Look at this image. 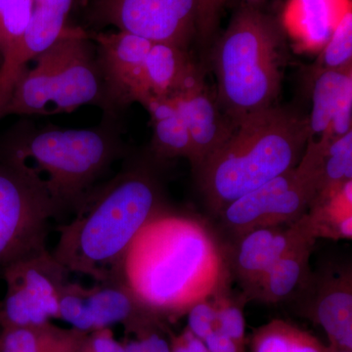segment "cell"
Masks as SVG:
<instances>
[{"mask_svg": "<svg viewBox=\"0 0 352 352\" xmlns=\"http://www.w3.org/2000/svg\"><path fill=\"white\" fill-rule=\"evenodd\" d=\"M320 55L310 71L333 69L352 66V12L351 7L340 17Z\"/></svg>", "mask_w": 352, "mask_h": 352, "instance_id": "cb8c5ba5", "label": "cell"}, {"mask_svg": "<svg viewBox=\"0 0 352 352\" xmlns=\"http://www.w3.org/2000/svg\"><path fill=\"white\" fill-rule=\"evenodd\" d=\"M328 347V352H352V351H346V349H333V347Z\"/></svg>", "mask_w": 352, "mask_h": 352, "instance_id": "e575fe53", "label": "cell"}, {"mask_svg": "<svg viewBox=\"0 0 352 352\" xmlns=\"http://www.w3.org/2000/svg\"><path fill=\"white\" fill-rule=\"evenodd\" d=\"M58 318L80 332H94V322L88 309L85 287L69 281L65 285L58 302Z\"/></svg>", "mask_w": 352, "mask_h": 352, "instance_id": "484cf974", "label": "cell"}, {"mask_svg": "<svg viewBox=\"0 0 352 352\" xmlns=\"http://www.w3.org/2000/svg\"><path fill=\"white\" fill-rule=\"evenodd\" d=\"M34 61L16 83L0 118L69 113L90 104L108 107L96 50L80 28L67 25Z\"/></svg>", "mask_w": 352, "mask_h": 352, "instance_id": "5b68a950", "label": "cell"}, {"mask_svg": "<svg viewBox=\"0 0 352 352\" xmlns=\"http://www.w3.org/2000/svg\"><path fill=\"white\" fill-rule=\"evenodd\" d=\"M251 352H328L311 333L283 320L256 329L250 340Z\"/></svg>", "mask_w": 352, "mask_h": 352, "instance_id": "603a6c76", "label": "cell"}, {"mask_svg": "<svg viewBox=\"0 0 352 352\" xmlns=\"http://www.w3.org/2000/svg\"><path fill=\"white\" fill-rule=\"evenodd\" d=\"M103 24L152 41L188 50L197 34L199 0H98Z\"/></svg>", "mask_w": 352, "mask_h": 352, "instance_id": "30bf717a", "label": "cell"}, {"mask_svg": "<svg viewBox=\"0 0 352 352\" xmlns=\"http://www.w3.org/2000/svg\"><path fill=\"white\" fill-rule=\"evenodd\" d=\"M68 274L47 249L8 264L0 272L6 284L0 300V329L43 325L58 318Z\"/></svg>", "mask_w": 352, "mask_h": 352, "instance_id": "ba28073f", "label": "cell"}, {"mask_svg": "<svg viewBox=\"0 0 352 352\" xmlns=\"http://www.w3.org/2000/svg\"><path fill=\"white\" fill-rule=\"evenodd\" d=\"M349 8V0H292L287 20L305 47L322 50Z\"/></svg>", "mask_w": 352, "mask_h": 352, "instance_id": "2e32d148", "label": "cell"}, {"mask_svg": "<svg viewBox=\"0 0 352 352\" xmlns=\"http://www.w3.org/2000/svg\"><path fill=\"white\" fill-rule=\"evenodd\" d=\"M108 106L140 103L143 95V68L152 41L118 31L94 36Z\"/></svg>", "mask_w": 352, "mask_h": 352, "instance_id": "8fae6325", "label": "cell"}, {"mask_svg": "<svg viewBox=\"0 0 352 352\" xmlns=\"http://www.w3.org/2000/svg\"><path fill=\"white\" fill-rule=\"evenodd\" d=\"M314 239L308 237L298 241L271 266L254 289L261 300L268 302L285 300L305 282Z\"/></svg>", "mask_w": 352, "mask_h": 352, "instance_id": "ffe728a7", "label": "cell"}, {"mask_svg": "<svg viewBox=\"0 0 352 352\" xmlns=\"http://www.w3.org/2000/svg\"><path fill=\"white\" fill-rule=\"evenodd\" d=\"M233 254V268L249 291L254 292L264 275L292 245L305 238H315L307 214L288 228L258 227L241 234Z\"/></svg>", "mask_w": 352, "mask_h": 352, "instance_id": "7c38bea8", "label": "cell"}, {"mask_svg": "<svg viewBox=\"0 0 352 352\" xmlns=\"http://www.w3.org/2000/svg\"><path fill=\"white\" fill-rule=\"evenodd\" d=\"M286 30L278 18L245 4L212 50L215 100L235 129L275 105L286 64Z\"/></svg>", "mask_w": 352, "mask_h": 352, "instance_id": "277c9868", "label": "cell"}, {"mask_svg": "<svg viewBox=\"0 0 352 352\" xmlns=\"http://www.w3.org/2000/svg\"><path fill=\"white\" fill-rule=\"evenodd\" d=\"M87 333L51 322L31 327L0 329V352H76Z\"/></svg>", "mask_w": 352, "mask_h": 352, "instance_id": "d6986e66", "label": "cell"}, {"mask_svg": "<svg viewBox=\"0 0 352 352\" xmlns=\"http://www.w3.org/2000/svg\"><path fill=\"white\" fill-rule=\"evenodd\" d=\"M34 7V0H0V54L2 59L24 36Z\"/></svg>", "mask_w": 352, "mask_h": 352, "instance_id": "d4e9b609", "label": "cell"}, {"mask_svg": "<svg viewBox=\"0 0 352 352\" xmlns=\"http://www.w3.org/2000/svg\"><path fill=\"white\" fill-rule=\"evenodd\" d=\"M188 129L194 168H198L229 138L234 126L220 110L215 95L208 91L203 75L173 97Z\"/></svg>", "mask_w": 352, "mask_h": 352, "instance_id": "4fadbf2b", "label": "cell"}, {"mask_svg": "<svg viewBox=\"0 0 352 352\" xmlns=\"http://www.w3.org/2000/svg\"><path fill=\"white\" fill-rule=\"evenodd\" d=\"M309 138L307 117L274 105L252 113L195 168L208 205L219 214L236 199L295 168Z\"/></svg>", "mask_w": 352, "mask_h": 352, "instance_id": "3957f363", "label": "cell"}, {"mask_svg": "<svg viewBox=\"0 0 352 352\" xmlns=\"http://www.w3.org/2000/svg\"><path fill=\"white\" fill-rule=\"evenodd\" d=\"M316 141L320 147V166L318 190L312 204L332 198L352 178V129L332 140L322 136Z\"/></svg>", "mask_w": 352, "mask_h": 352, "instance_id": "7402d4cb", "label": "cell"}, {"mask_svg": "<svg viewBox=\"0 0 352 352\" xmlns=\"http://www.w3.org/2000/svg\"><path fill=\"white\" fill-rule=\"evenodd\" d=\"M311 88L312 110L308 120L309 138L316 140L327 131L347 85L352 82V66L307 71Z\"/></svg>", "mask_w": 352, "mask_h": 352, "instance_id": "44dd1931", "label": "cell"}, {"mask_svg": "<svg viewBox=\"0 0 352 352\" xmlns=\"http://www.w3.org/2000/svg\"><path fill=\"white\" fill-rule=\"evenodd\" d=\"M186 50L170 43H153L143 68L140 104L151 98H173L201 76Z\"/></svg>", "mask_w": 352, "mask_h": 352, "instance_id": "5bb4252c", "label": "cell"}, {"mask_svg": "<svg viewBox=\"0 0 352 352\" xmlns=\"http://www.w3.org/2000/svg\"><path fill=\"white\" fill-rule=\"evenodd\" d=\"M187 329L203 340L217 330V309L214 303L207 298L194 303L187 311Z\"/></svg>", "mask_w": 352, "mask_h": 352, "instance_id": "f1b7e54d", "label": "cell"}, {"mask_svg": "<svg viewBox=\"0 0 352 352\" xmlns=\"http://www.w3.org/2000/svg\"><path fill=\"white\" fill-rule=\"evenodd\" d=\"M60 212L41 173L10 146L0 147V272L47 249L50 221Z\"/></svg>", "mask_w": 352, "mask_h": 352, "instance_id": "52a82bcc", "label": "cell"}, {"mask_svg": "<svg viewBox=\"0 0 352 352\" xmlns=\"http://www.w3.org/2000/svg\"><path fill=\"white\" fill-rule=\"evenodd\" d=\"M244 1L247 6L258 7V6H261V4L263 3L264 0H244Z\"/></svg>", "mask_w": 352, "mask_h": 352, "instance_id": "836d02e7", "label": "cell"}, {"mask_svg": "<svg viewBox=\"0 0 352 352\" xmlns=\"http://www.w3.org/2000/svg\"><path fill=\"white\" fill-rule=\"evenodd\" d=\"M316 195L315 183L296 166L236 199L219 214L224 226L241 235L258 227L298 221L307 214Z\"/></svg>", "mask_w": 352, "mask_h": 352, "instance_id": "9c48e42d", "label": "cell"}, {"mask_svg": "<svg viewBox=\"0 0 352 352\" xmlns=\"http://www.w3.org/2000/svg\"><path fill=\"white\" fill-rule=\"evenodd\" d=\"M6 144L41 173L61 212H76L120 153L112 133L102 129H48Z\"/></svg>", "mask_w": 352, "mask_h": 352, "instance_id": "8992f818", "label": "cell"}, {"mask_svg": "<svg viewBox=\"0 0 352 352\" xmlns=\"http://www.w3.org/2000/svg\"><path fill=\"white\" fill-rule=\"evenodd\" d=\"M142 346L143 352H171L170 339L159 317L150 315L126 329Z\"/></svg>", "mask_w": 352, "mask_h": 352, "instance_id": "83f0119b", "label": "cell"}, {"mask_svg": "<svg viewBox=\"0 0 352 352\" xmlns=\"http://www.w3.org/2000/svg\"><path fill=\"white\" fill-rule=\"evenodd\" d=\"M227 0H199L197 34L204 43H210L219 25L222 9Z\"/></svg>", "mask_w": 352, "mask_h": 352, "instance_id": "f546056e", "label": "cell"}, {"mask_svg": "<svg viewBox=\"0 0 352 352\" xmlns=\"http://www.w3.org/2000/svg\"><path fill=\"white\" fill-rule=\"evenodd\" d=\"M208 352H245V347L241 346L235 340L215 330L204 340Z\"/></svg>", "mask_w": 352, "mask_h": 352, "instance_id": "4dcf8cb0", "label": "cell"}, {"mask_svg": "<svg viewBox=\"0 0 352 352\" xmlns=\"http://www.w3.org/2000/svg\"><path fill=\"white\" fill-rule=\"evenodd\" d=\"M223 267L212 238L196 221L160 212L133 240L122 282L150 314L176 317L214 293Z\"/></svg>", "mask_w": 352, "mask_h": 352, "instance_id": "6da1fadb", "label": "cell"}, {"mask_svg": "<svg viewBox=\"0 0 352 352\" xmlns=\"http://www.w3.org/2000/svg\"><path fill=\"white\" fill-rule=\"evenodd\" d=\"M214 303L217 309V330L245 349L244 302L219 296Z\"/></svg>", "mask_w": 352, "mask_h": 352, "instance_id": "4316f807", "label": "cell"}, {"mask_svg": "<svg viewBox=\"0 0 352 352\" xmlns=\"http://www.w3.org/2000/svg\"><path fill=\"white\" fill-rule=\"evenodd\" d=\"M144 107L151 117L152 148L157 159H193V147L188 129L179 111L170 98H151Z\"/></svg>", "mask_w": 352, "mask_h": 352, "instance_id": "ac0fdd59", "label": "cell"}, {"mask_svg": "<svg viewBox=\"0 0 352 352\" xmlns=\"http://www.w3.org/2000/svg\"><path fill=\"white\" fill-rule=\"evenodd\" d=\"M94 331L122 324L126 329L150 314L122 281L98 283L85 288Z\"/></svg>", "mask_w": 352, "mask_h": 352, "instance_id": "e0dca14e", "label": "cell"}, {"mask_svg": "<svg viewBox=\"0 0 352 352\" xmlns=\"http://www.w3.org/2000/svg\"><path fill=\"white\" fill-rule=\"evenodd\" d=\"M122 344H124V352H143L140 340L136 337L133 339H127Z\"/></svg>", "mask_w": 352, "mask_h": 352, "instance_id": "d6a6232c", "label": "cell"}, {"mask_svg": "<svg viewBox=\"0 0 352 352\" xmlns=\"http://www.w3.org/2000/svg\"><path fill=\"white\" fill-rule=\"evenodd\" d=\"M182 335L184 337L190 352H208L205 342L197 338L195 335L190 332L188 329L186 328V330L182 333Z\"/></svg>", "mask_w": 352, "mask_h": 352, "instance_id": "1f68e13d", "label": "cell"}, {"mask_svg": "<svg viewBox=\"0 0 352 352\" xmlns=\"http://www.w3.org/2000/svg\"><path fill=\"white\" fill-rule=\"evenodd\" d=\"M162 210L157 180L144 168H131L95 186L75 217L57 228L53 258L69 273L97 283L122 281V263L138 234Z\"/></svg>", "mask_w": 352, "mask_h": 352, "instance_id": "7a4b0ae2", "label": "cell"}, {"mask_svg": "<svg viewBox=\"0 0 352 352\" xmlns=\"http://www.w3.org/2000/svg\"><path fill=\"white\" fill-rule=\"evenodd\" d=\"M311 318L327 333L329 346L352 351L351 278L333 279L322 287Z\"/></svg>", "mask_w": 352, "mask_h": 352, "instance_id": "9a60e30c", "label": "cell"}]
</instances>
